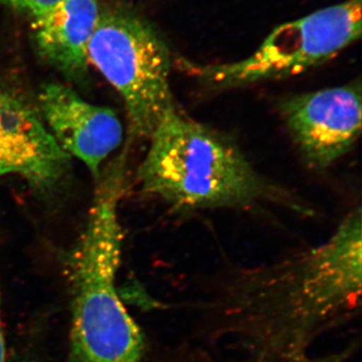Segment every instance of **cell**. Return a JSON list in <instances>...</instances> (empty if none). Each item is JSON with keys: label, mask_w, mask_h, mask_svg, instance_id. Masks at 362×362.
<instances>
[{"label": "cell", "mask_w": 362, "mask_h": 362, "mask_svg": "<svg viewBox=\"0 0 362 362\" xmlns=\"http://www.w3.org/2000/svg\"><path fill=\"white\" fill-rule=\"evenodd\" d=\"M126 154L98 177L84 232L71 252V362H148L146 340L117 290L123 233L118 207Z\"/></svg>", "instance_id": "obj_2"}, {"label": "cell", "mask_w": 362, "mask_h": 362, "mask_svg": "<svg viewBox=\"0 0 362 362\" xmlns=\"http://www.w3.org/2000/svg\"><path fill=\"white\" fill-rule=\"evenodd\" d=\"M59 1V0H0L6 6L30 14L33 18L45 13Z\"/></svg>", "instance_id": "obj_10"}, {"label": "cell", "mask_w": 362, "mask_h": 362, "mask_svg": "<svg viewBox=\"0 0 362 362\" xmlns=\"http://www.w3.org/2000/svg\"><path fill=\"white\" fill-rule=\"evenodd\" d=\"M357 206L323 244L228 279L202 300L201 332L249 362H309L317 340L361 311Z\"/></svg>", "instance_id": "obj_1"}, {"label": "cell", "mask_w": 362, "mask_h": 362, "mask_svg": "<svg viewBox=\"0 0 362 362\" xmlns=\"http://www.w3.org/2000/svg\"><path fill=\"white\" fill-rule=\"evenodd\" d=\"M361 0H346L279 25L240 61L181 65L211 89L293 77L330 61L361 35Z\"/></svg>", "instance_id": "obj_5"}, {"label": "cell", "mask_w": 362, "mask_h": 362, "mask_svg": "<svg viewBox=\"0 0 362 362\" xmlns=\"http://www.w3.org/2000/svg\"><path fill=\"white\" fill-rule=\"evenodd\" d=\"M148 140L138 180L145 194L176 209H235L265 202L300 209L289 192L259 175L232 138L177 107Z\"/></svg>", "instance_id": "obj_3"}, {"label": "cell", "mask_w": 362, "mask_h": 362, "mask_svg": "<svg viewBox=\"0 0 362 362\" xmlns=\"http://www.w3.org/2000/svg\"><path fill=\"white\" fill-rule=\"evenodd\" d=\"M98 0H59L33 16V33L40 58L75 82L88 76V49L99 21Z\"/></svg>", "instance_id": "obj_9"}, {"label": "cell", "mask_w": 362, "mask_h": 362, "mask_svg": "<svg viewBox=\"0 0 362 362\" xmlns=\"http://www.w3.org/2000/svg\"><path fill=\"white\" fill-rule=\"evenodd\" d=\"M40 115L59 147L82 161L98 180L105 160L120 147L123 126L115 112L83 99L59 83L45 85L39 95Z\"/></svg>", "instance_id": "obj_8"}, {"label": "cell", "mask_w": 362, "mask_h": 362, "mask_svg": "<svg viewBox=\"0 0 362 362\" xmlns=\"http://www.w3.org/2000/svg\"><path fill=\"white\" fill-rule=\"evenodd\" d=\"M71 160L40 114L0 87V176H18L33 192L49 194L65 180Z\"/></svg>", "instance_id": "obj_7"}, {"label": "cell", "mask_w": 362, "mask_h": 362, "mask_svg": "<svg viewBox=\"0 0 362 362\" xmlns=\"http://www.w3.org/2000/svg\"><path fill=\"white\" fill-rule=\"evenodd\" d=\"M88 59L122 98L132 134L149 139L176 107L168 45L135 13L107 9L100 13Z\"/></svg>", "instance_id": "obj_4"}, {"label": "cell", "mask_w": 362, "mask_h": 362, "mask_svg": "<svg viewBox=\"0 0 362 362\" xmlns=\"http://www.w3.org/2000/svg\"><path fill=\"white\" fill-rule=\"evenodd\" d=\"M361 83L285 98L280 113L311 168L337 163L354 148L362 128Z\"/></svg>", "instance_id": "obj_6"}, {"label": "cell", "mask_w": 362, "mask_h": 362, "mask_svg": "<svg viewBox=\"0 0 362 362\" xmlns=\"http://www.w3.org/2000/svg\"><path fill=\"white\" fill-rule=\"evenodd\" d=\"M0 362H6V345H4V334L0 325Z\"/></svg>", "instance_id": "obj_11"}]
</instances>
